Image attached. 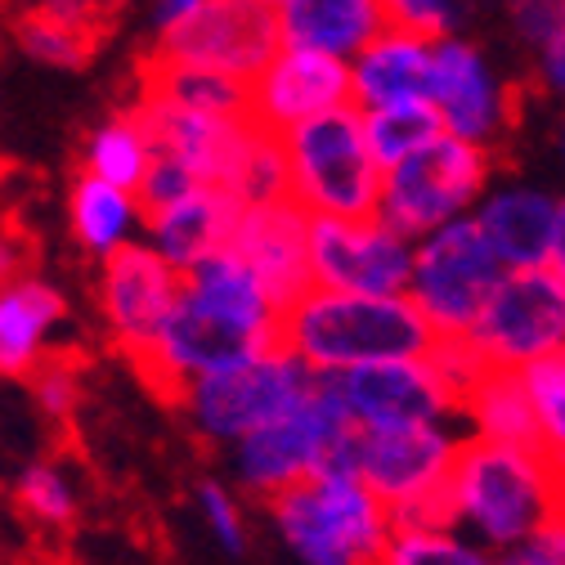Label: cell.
<instances>
[{"mask_svg":"<svg viewBox=\"0 0 565 565\" xmlns=\"http://www.w3.org/2000/svg\"><path fill=\"white\" fill-rule=\"evenodd\" d=\"M565 512V476L539 454L467 436L445 489L449 530H467L471 543L493 556L512 552L547 521Z\"/></svg>","mask_w":565,"mask_h":565,"instance_id":"6da1fadb","label":"cell"},{"mask_svg":"<svg viewBox=\"0 0 565 565\" xmlns=\"http://www.w3.org/2000/svg\"><path fill=\"white\" fill-rule=\"evenodd\" d=\"M278 345L315 377H341L369 364L427 360L436 332L408 297H350L306 288L282 310Z\"/></svg>","mask_w":565,"mask_h":565,"instance_id":"7a4b0ae2","label":"cell"},{"mask_svg":"<svg viewBox=\"0 0 565 565\" xmlns=\"http://www.w3.org/2000/svg\"><path fill=\"white\" fill-rule=\"evenodd\" d=\"M282 543L301 565H377L395 521L350 471H319L265 499Z\"/></svg>","mask_w":565,"mask_h":565,"instance_id":"3957f363","label":"cell"},{"mask_svg":"<svg viewBox=\"0 0 565 565\" xmlns=\"http://www.w3.org/2000/svg\"><path fill=\"white\" fill-rule=\"evenodd\" d=\"M288 162V202L310 221H364L377 216L382 167L369 153L360 108L315 117L278 139Z\"/></svg>","mask_w":565,"mask_h":565,"instance_id":"277c9868","label":"cell"},{"mask_svg":"<svg viewBox=\"0 0 565 565\" xmlns=\"http://www.w3.org/2000/svg\"><path fill=\"white\" fill-rule=\"evenodd\" d=\"M458 422H427V427L355 431V471L391 512L395 525H449L445 489L462 449Z\"/></svg>","mask_w":565,"mask_h":565,"instance_id":"5b68a950","label":"cell"},{"mask_svg":"<svg viewBox=\"0 0 565 565\" xmlns=\"http://www.w3.org/2000/svg\"><path fill=\"white\" fill-rule=\"evenodd\" d=\"M489 149L467 145L458 135H436L427 149L382 171L377 221L404 234L408 243L427 238L454 221H467L476 202L489 193Z\"/></svg>","mask_w":565,"mask_h":565,"instance_id":"8992f818","label":"cell"},{"mask_svg":"<svg viewBox=\"0 0 565 565\" xmlns=\"http://www.w3.org/2000/svg\"><path fill=\"white\" fill-rule=\"evenodd\" d=\"M230 454H234L238 484L247 493H256V499H274V493L292 489L306 476L350 471L355 427H350V417L341 413L328 377H319V386L288 417H278L269 427H260L256 436L238 440Z\"/></svg>","mask_w":565,"mask_h":565,"instance_id":"52a82bcc","label":"cell"},{"mask_svg":"<svg viewBox=\"0 0 565 565\" xmlns=\"http://www.w3.org/2000/svg\"><path fill=\"white\" fill-rule=\"evenodd\" d=\"M315 386H319V377L297 355L274 345L243 364H230L221 373L189 382L175 404L184 408V417L193 422V431L202 440L234 449L238 440L269 427V422L288 417Z\"/></svg>","mask_w":565,"mask_h":565,"instance_id":"ba28073f","label":"cell"},{"mask_svg":"<svg viewBox=\"0 0 565 565\" xmlns=\"http://www.w3.org/2000/svg\"><path fill=\"white\" fill-rule=\"evenodd\" d=\"M503 278V260L467 216L413 243L408 301L427 319L436 341H467Z\"/></svg>","mask_w":565,"mask_h":565,"instance_id":"9c48e42d","label":"cell"},{"mask_svg":"<svg viewBox=\"0 0 565 565\" xmlns=\"http://www.w3.org/2000/svg\"><path fill=\"white\" fill-rule=\"evenodd\" d=\"M467 345L484 369L508 373L565 355V278H556L552 269L508 274L476 319Z\"/></svg>","mask_w":565,"mask_h":565,"instance_id":"30bf717a","label":"cell"},{"mask_svg":"<svg viewBox=\"0 0 565 565\" xmlns=\"http://www.w3.org/2000/svg\"><path fill=\"white\" fill-rule=\"evenodd\" d=\"M310 288L350 292V297H408L413 243L382 225L364 221H310L306 230Z\"/></svg>","mask_w":565,"mask_h":565,"instance_id":"8fae6325","label":"cell"},{"mask_svg":"<svg viewBox=\"0 0 565 565\" xmlns=\"http://www.w3.org/2000/svg\"><path fill=\"white\" fill-rule=\"evenodd\" d=\"M282 50L278 14L260 0H206V6L167 36H153L158 58L206 67L238 86H252L265 63Z\"/></svg>","mask_w":565,"mask_h":565,"instance_id":"7c38bea8","label":"cell"},{"mask_svg":"<svg viewBox=\"0 0 565 565\" xmlns=\"http://www.w3.org/2000/svg\"><path fill=\"white\" fill-rule=\"evenodd\" d=\"M184 292V274L171 269L145 238L99 260V310L113 345L139 364L162 337Z\"/></svg>","mask_w":565,"mask_h":565,"instance_id":"4fadbf2b","label":"cell"},{"mask_svg":"<svg viewBox=\"0 0 565 565\" xmlns=\"http://www.w3.org/2000/svg\"><path fill=\"white\" fill-rule=\"evenodd\" d=\"M341 413L355 431H391V427H427V422H462L458 395L427 360L369 364L355 373L328 377Z\"/></svg>","mask_w":565,"mask_h":565,"instance_id":"5bb4252c","label":"cell"},{"mask_svg":"<svg viewBox=\"0 0 565 565\" xmlns=\"http://www.w3.org/2000/svg\"><path fill=\"white\" fill-rule=\"evenodd\" d=\"M341 108H355V99H350V63L297 45H282L265 63V73L247 86V117L278 139Z\"/></svg>","mask_w":565,"mask_h":565,"instance_id":"9a60e30c","label":"cell"},{"mask_svg":"<svg viewBox=\"0 0 565 565\" xmlns=\"http://www.w3.org/2000/svg\"><path fill=\"white\" fill-rule=\"evenodd\" d=\"M431 108L440 113L445 135H458L467 145L489 149L512 121H516V99L512 86L493 73V63L462 36L436 41L431 58Z\"/></svg>","mask_w":565,"mask_h":565,"instance_id":"2e32d148","label":"cell"},{"mask_svg":"<svg viewBox=\"0 0 565 565\" xmlns=\"http://www.w3.org/2000/svg\"><path fill=\"white\" fill-rule=\"evenodd\" d=\"M306 230L310 216L292 202L243 206L230 252L252 265V274L269 288V297L288 310L310 288V260H306Z\"/></svg>","mask_w":565,"mask_h":565,"instance_id":"e0dca14e","label":"cell"},{"mask_svg":"<svg viewBox=\"0 0 565 565\" xmlns=\"http://www.w3.org/2000/svg\"><path fill=\"white\" fill-rule=\"evenodd\" d=\"M243 206L216 189V184H202L193 193H184L171 206L145 211V243L180 274H193L198 265H206L211 256H221L234 243Z\"/></svg>","mask_w":565,"mask_h":565,"instance_id":"ac0fdd59","label":"cell"},{"mask_svg":"<svg viewBox=\"0 0 565 565\" xmlns=\"http://www.w3.org/2000/svg\"><path fill=\"white\" fill-rule=\"evenodd\" d=\"M476 230L493 247V256L503 260L508 274L516 269H547L552 256V230H556V198L525 189V184H503L489 189L476 211Z\"/></svg>","mask_w":565,"mask_h":565,"instance_id":"d6986e66","label":"cell"},{"mask_svg":"<svg viewBox=\"0 0 565 565\" xmlns=\"http://www.w3.org/2000/svg\"><path fill=\"white\" fill-rule=\"evenodd\" d=\"M431 58H436V41L386 28L377 41H369L350 58V99H355L360 113L427 99L431 95Z\"/></svg>","mask_w":565,"mask_h":565,"instance_id":"ffe728a7","label":"cell"},{"mask_svg":"<svg viewBox=\"0 0 565 565\" xmlns=\"http://www.w3.org/2000/svg\"><path fill=\"white\" fill-rule=\"evenodd\" d=\"M274 14L282 45L332 54L341 63L386 32L382 0H278Z\"/></svg>","mask_w":565,"mask_h":565,"instance_id":"44dd1931","label":"cell"},{"mask_svg":"<svg viewBox=\"0 0 565 565\" xmlns=\"http://www.w3.org/2000/svg\"><path fill=\"white\" fill-rule=\"evenodd\" d=\"M67 319L63 292L50 278L23 274L0 288V377H32L50 355V337Z\"/></svg>","mask_w":565,"mask_h":565,"instance_id":"7402d4cb","label":"cell"},{"mask_svg":"<svg viewBox=\"0 0 565 565\" xmlns=\"http://www.w3.org/2000/svg\"><path fill=\"white\" fill-rule=\"evenodd\" d=\"M67 221H73V238L90 256H113L130 243H139V225H145V202L139 193H126L117 184H104L95 175H77L73 193H67Z\"/></svg>","mask_w":565,"mask_h":565,"instance_id":"603a6c76","label":"cell"},{"mask_svg":"<svg viewBox=\"0 0 565 565\" xmlns=\"http://www.w3.org/2000/svg\"><path fill=\"white\" fill-rule=\"evenodd\" d=\"M139 99L202 117H247V86L158 54H145V67H139Z\"/></svg>","mask_w":565,"mask_h":565,"instance_id":"cb8c5ba5","label":"cell"},{"mask_svg":"<svg viewBox=\"0 0 565 565\" xmlns=\"http://www.w3.org/2000/svg\"><path fill=\"white\" fill-rule=\"evenodd\" d=\"M104 19L82 6H23L14 19V41L28 58L45 67H82L99 50Z\"/></svg>","mask_w":565,"mask_h":565,"instance_id":"d4e9b609","label":"cell"},{"mask_svg":"<svg viewBox=\"0 0 565 565\" xmlns=\"http://www.w3.org/2000/svg\"><path fill=\"white\" fill-rule=\"evenodd\" d=\"M462 422L471 427L476 440L516 445V449H539L534 413H530L521 373L484 369V373L471 382V391L462 395Z\"/></svg>","mask_w":565,"mask_h":565,"instance_id":"484cf974","label":"cell"},{"mask_svg":"<svg viewBox=\"0 0 565 565\" xmlns=\"http://www.w3.org/2000/svg\"><path fill=\"white\" fill-rule=\"evenodd\" d=\"M82 162H86V175L117 184L126 193H139L149 167H153V135L145 121H139L135 108H126V113H117L90 130Z\"/></svg>","mask_w":565,"mask_h":565,"instance_id":"4316f807","label":"cell"},{"mask_svg":"<svg viewBox=\"0 0 565 565\" xmlns=\"http://www.w3.org/2000/svg\"><path fill=\"white\" fill-rule=\"evenodd\" d=\"M364 117V139L369 153L377 158L382 171H391L395 162L413 158L417 149H427L431 139L445 130L440 113L431 108V99H408V104H386V108H369Z\"/></svg>","mask_w":565,"mask_h":565,"instance_id":"83f0119b","label":"cell"},{"mask_svg":"<svg viewBox=\"0 0 565 565\" xmlns=\"http://www.w3.org/2000/svg\"><path fill=\"white\" fill-rule=\"evenodd\" d=\"M377 565H503V561L449 525H395Z\"/></svg>","mask_w":565,"mask_h":565,"instance_id":"f1b7e54d","label":"cell"},{"mask_svg":"<svg viewBox=\"0 0 565 565\" xmlns=\"http://www.w3.org/2000/svg\"><path fill=\"white\" fill-rule=\"evenodd\" d=\"M521 386H525V399L534 413L539 454L565 476V355L521 369Z\"/></svg>","mask_w":565,"mask_h":565,"instance_id":"f546056e","label":"cell"},{"mask_svg":"<svg viewBox=\"0 0 565 565\" xmlns=\"http://www.w3.org/2000/svg\"><path fill=\"white\" fill-rule=\"evenodd\" d=\"M225 193L238 206H269V202H288V162H282V145L269 130H252L247 149L225 184Z\"/></svg>","mask_w":565,"mask_h":565,"instance_id":"4dcf8cb0","label":"cell"},{"mask_svg":"<svg viewBox=\"0 0 565 565\" xmlns=\"http://www.w3.org/2000/svg\"><path fill=\"white\" fill-rule=\"evenodd\" d=\"M14 508L36 530L67 534L77 525V493H73V484H67V476L54 462H32V467L19 471V480H14Z\"/></svg>","mask_w":565,"mask_h":565,"instance_id":"1f68e13d","label":"cell"},{"mask_svg":"<svg viewBox=\"0 0 565 565\" xmlns=\"http://www.w3.org/2000/svg\"><path fill=\"white\" fill-rule=\"evenodd\" d=\"M32 382V395H36V408L50 417V422H58V427H67L73 422V413H77V404H82V369H77V360L73 355H50L36 364V373L28 377Z\"/></svg>","mask_w":565,"mask_h":565,"instance_id":"d6a6232c","label":"cell"},{"mask_svg":"<svg viewBox=\"0 0 565 565\" xmlns=\"http://www.w3.org/2000/svg\"><path fill=\"white\" fill-rule=\"evenodd\" d=\"M382 19L395 32L422 36V41H445L458 36V0H382Z\"/></svg>","mask_w":565,"mask_h":565,"instance_id":"836d02e7","label":"cell"},{"mask_svg":"<svg viewBox=\"0 0 565 565\" xmlns=\"http://www.w3.org/2000/svg\"><path fill=\"white\" fill-rule=\"evenodd\" d=\"M198 508H202L211 534H216V543H225V552L238 556L247 534H243V516H238V508L230 499V489L221 480H198Z\"/></svg>","mask_w":565,"mask_h":565,"instance_id":"e575fe53","label":"cell"},{"mask_svg":"<svg viewBox=\"0 0 565 565\" xmlns=\"http://www.w3.org/2000/svg\"><path fill=\"white\" fill-rule=\"evenodd\" d=\"M512 28L525 45L543 50L565 28V0H512Z\"/></svg>","mask_w":565,"mask_h":565,"instance_id":"d590c367","label":"cell"},{"mask_svg":"<svg viewBox=\"0 0 565 565\" xmlns=\"http://www.w3.org/2000/svg\"><path fill=\"white\" fill-rule=\"evenodd\" d=\"M193 189H202V184H198L175 158L153 153V167H149V175H145V189H139V202H145V211H158V206L180 202V198L193 193Z\"/></svg>","mask_w":565,"mask_h":565,"instance_id":"8d00e7d4","label":"cell"},{"mask_svg":"<svg viewBox=\"0 0 565 565\" xmlns=\"http://www.w3.org/2000/svg\"><path fill=\"white\" fill-rule=\"evenodd\" d=\"M499 561L503 565H565V512L547 521L539 534H530L525 543H516L512 552H503Z\"/></svg>","mask_w":565,"mask_h":565,"instance_id":"74e56055","label":"cell"},{"mask_svg":"<svg viewBox=\"0 0 565 565\" xmlns=\"http://www.w3.org/2000/svg\"><path fill=\"white\" fill-rule=\"evenodd\" d=\"M539 82L547 95H556L565 104V28L556 32V41H547L539 50Z\"/></svg>","mask_w":565,"mask_h":565,"instance_id":"f35d334b","label":"cell"},{"mask_svg":"<svg viewBox=\"0 0 565 565\" xmlns=\"http://www.w3.org/2000/svg\"><path fill=\"white\" fill-rule=\"evenodd\" d=\"M206 6V0H153L149 6V23H153V36H167L175 32L180 23H189L198 10Z\"/></svg>","mask_w":565,"mask_h":565,"instance_id":"ab89813d","label":"cell"},{"mask_svg":"<svg viewBox=\"0 0 565 565\" xmlns=\"http://www.w3.org/2000/svg\"><path fill=\"white\" fill-rule=\"evenodd\" d=\"M28 274V243L14 230H0V288Z\"/></svg>","mask_w":565,"mask_h":565,"instance_id":"60d3db41","label":"cell"},{"mask_svg":"<svg viewBox=\"0 0 565 565\" xmlns=\"http://www.w3.org/2000/svg\"><path fill=\"white\" fill-rule=\"evenodd\" d=\"M547 269L556 278H565V198H556V230H552V256H547Z\"/></svg>","mask_w":565,"mask_h":565,"instance_id":"b9f144b4","label":"cell"},{"mask_svg":"<svg viewBox=\"0 0 565 565\" xmlns=\"http://www.w3.org/2000/svg\"><path fill=\"white\" fill-rule=\"evenodd\" d=\"M77 6H82V10H90L95 19H108L113 10H121V6H126V0H77Z\"/></svg>","mask_w":565,"mask_h":565,"instance_id":"7bdbcfd3","label":"cell"},{"mask_svg":"<svg viewBox=\"0 0 565 565\" xmlns=\"http://www.w3.org/2000/svg\"><path fill=\"white\" fill-rule=\"evenodd\" d=\"M32 6H77V0H32Z\"/></svg>","mask_w":565,"mask_h":565,"instance_id":"ee69618b","label":"cell"},{"mask_svg":"<svg viewBox=\"0 0 565 565\" xmlns=\"http://www.w3.org/2000/svg\"><path fill=\"white\" fill-rule=\"evenodd\" d=\"M561 153H565V126H561Z\"/></svg>","mask_w":565,"mask_h":565,"instance_id":"f6af8a7d","label":"cell"},{"mask_svg":"<svg viewBox=\"0 0 565 565\" xmlns=\"http://www.w3.org/2000/svg\"><path fill=\"white\" fill-rule=\"evenodd\" d=\"M260 6H269V10H274V6H278V0H260Z\"/></svg>","mask_w":565,"mask_h":565,"instance_id":"bcb514c9","label":"cell"}]
</instances>
